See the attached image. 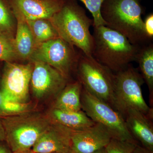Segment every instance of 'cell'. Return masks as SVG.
<instances>
[{"mask_svg": "<svg viewBox=\"0 0 153 153\" xmlns=\"http://www.w3.org/2000/svg\"><path fill=\"white\" fill-rule=\"evenodd\" d=\"M59 38L80 49L84 55L92 56L94 38L90 28L93 19L84 9L72 2L66 1L61 9L49 19Z\"/></svg>", "mask_w": 153, "mask_h": 153, "instance_id": "1", "label": "cell"}, {"mask_svg": "<svg viewBox=\"0 0 153 153\" xmlns=\"http://www.w3.org/2000/svg\"><path fill=\"white\" fill-rule=\"evenodd\" d=\"M101 13L106 27L122 34L132 44L141 47L149 40L139 0H105Z\"/></svg>", "mask_w": 153, "mask_h": 153, "instance_id": "2", "label": "cell"}, {"mask_svg": "<svg viewBox=\"0 0 153 153\" xmlns=\"http://www.w3.org/2000/svg\"><path fill=\"white\" fill-rule=\"evenodd\" d=\"M94 47L92 56L102 65L116 73L136 61L140 47L105 26L94 27Z\"/></svg>", "mask_w": 153, "mask_h": 153, "instance_id": "3", "label": "cell"}, {"mask_svg": "<svg viewBox=\"0 0 153 153\" xmlns=\"http://www.w3.org/2000/svg\"><path fill=\"white\" fill-rule=\"evenodd\" d=\"M5 141L12 153L31 149L52 123L49 115L30 110L1 118Z\"/></svg>", "mask_w": 153, "mask_h": 153, "instance_id": "4", "label": "cell"}, {"mask_svg": "<svg viewBox=\"0 0 153 153\" xmlns=\"http://www.w3.org/2000/svg\"><path fill=\"white\" fill-rule=\"evenodd\" d=\"M144 82L137 69L130 64L115 74L114 109L124 118L129 110L135 109L153 120V108L143 97L142 86Z\"/></svg>", "mask_w": 153, "mask_h": 153, "instance_id": "5", "label": "cell"}, {"mask_svg": "<svg viewBox=\"0 0 153 153\" xmlns=\"http://www.w3.org/2000/svg\"><path fill=\"white\" fill-rule=\"evenodd\" d=\"M76 68L78 80L82 87L114 109L115 74L112 71L93 56L82 52Z\"/></svg>", "mask_w": 153, "mask_h": 153, "instance_id": "6", "label": "cell"}, {"mask_svg": "<svg viewBox=\"0 0 153 153\" xmlns=\"http://www.w3.org/2000/svg\"><path fill=\"white\" fill-rule=\"evenodd\" d=\"M82 109L91 120L105 127L111 139L137 143L129 131L122 115L106 102L91 94L83 87Z\"/></svg>", "mask_w": 153, "mask_h": 153, "instance_id": "7", "label": "cell"}, {"mask_svg": "<svg viewBox=\"0 0 153 153\" xmlns=\"http://www.w3.org/2000/svg\"><path fill=\"white\" fill-rule=\"evenodd\" d=\"M74 47L59 37L54 38L35 44L30 60L49 64L68 80L81 55L76 54Z\"/></svg>", "mask_w": 153, "mask_h": 153, "instance_id": "8", "label": "cell"}, {"mask_svg": "<svg viewBox=\"0 0 153 153\" xmlns=\"http://www.w3.org/2000/svg\"><path fill=\"white\" fill-rule=\"evenodd\" d=\"M33 63L5 62L0 91L7 101L28 103Z\"/></svg>", "mask_w": 153, "mask_h": 153, "instance_id": "9", "label": "cell"}, {"mask_svg": "<svg viewBox=\"0 0 153 153\" xmlns=\"http://www.w3.org/2000/svg\"><path fill=\"white\" fill-rule=\"evenodd\" d=\"M30 85L33 95L38 100L57 97L68 83V79L49 64L33 61Z\"/></svg>", "mask_w": 153, "mask_h": 153, "instance_id": "10", "label": "cell"}, {"mask_svg": "<svg viewBox=\"0 0 153 153\" xmlns=\"http://www.w3.org/2000/svg\"><path fill=\"white\" fill-rule=\"evenodd\" d=\"M111 137L105 127L98 123L80 130H72L71 150L76 153H92L105 148Z\"/></svg>", "mask_w": 153, "mask_h": 153, "instance_id": "11", "label": "cell"}, {"mask_svg": "<svg viewBox=\"0 0 153 153\" xmlns=\"http://www.w3.org/2000/svg\"><path fill=\"white\" fill-rule=\"evenodd\" d=\"M71 130L52 120L32 150L36 153H68L71 150Z\"/></svg>", "mask_w": 153, "mask_h": 153, "instance_id": "12", "label": "cell"}, {"mask_svg": "<svg viewBox=\"0 0 153 153\" xmlns=\"http://www.w3.org/2000/svg\"><path fill=\"white\" fill-rule=\"evenodd\" d=\"M13 13L25 21L49 19L63 7L65 0H8Z\"/></svg>", "mask_w": 153, "mask_h": 153, "instance_id": "13", "label": "cell"}, {"mask_svg": "<svg viewBox=\"0 0 153 153\" xmlns=\"http://www.w3.org/2000/svg\"><path fill=\"white\" fill-rule=\"evenodd\" d=\"M124 119L134 139L143 147L153 152V120L135 109L129 110Z\"/></svg>", "mask_w": 153, "mask_h": 153, "instance_id": "14", "label": "cell"}, {"mask_svg": "<svg viewBox=\"0 0 153 153\" xmlns=\"http://www.w3.org/2000/svg\"><path fill=\"white\" fill-rule=\"evenodd\" d=\"M14 15L16 21V27L13 43L17 58L30 60L35 46L34 38L25 19L16 14Z\"/></svg>", "mask_w": 153, "mask_h": 153, "instance_id": "15", "label": "cell"}, {"mask_svg": "<svg viewBox=\"0 0 153 153\" xmlns=\"http://www.w3.org/2000/svg\"><path fill=\"white\" fill-rule=\"evenodd\" d=\"M48 115L52 121L72 130H80L95 123L82 110L69 111L52 107Z\"/></svg>", "mask_w": 153, "mask_h": 153, "instance_id": "16", "label": "cell"}, {"mask_svg": "<svg viewBox=\"0 0 153 153\" xmlns=\"http://www.w3.org/2000/svg\"><path fill=\"white\" fill-rule=\"evenodd\" d=\"M82 88V84L78 80L67 83L55 98L53 107L69 111H81Z\"/></svg>", "mask_w": 153, "mask_h": 153, "instance_id": "17", "label": "cell"}, {"mask_svg": "<svg viewBox=\"0 0 153 153\" xmlns=\"http://www.w3.org/2000/svg\"><path fill=\"white\" fill-rule=\"evenodd\" d=\"M139 66L141 74L147 85L149 92L151 106L153 104V45H143L140 47L136 60Z\"/></svg>", "mask_w": 153, "mask_h": 153, "instance_id": "18", "label": "cell"}, {"mask_svg": "<svg viewBox=\"0 0 153 153\" xmlns=\"http://www.w3.org/2000/svg\"><path fill=\"white\" fill-rule=\"evenodd\" d=\"M26 22L33 35L35 44L59 37L49 19H36Z\"/></svg>", "mask_w": 153, "mask_h": 153, "instance_id": "19", "label": "cell"}, {"mask_svg": "<svg viewBox=\"0 0 153 153\" xmlns=\"http://www.w3.org/2000/svg\"><path fill=\"white\" fill-rule=\"evenodd\" d=\"M16 24L4 0H0V36L14 41Z\"/></svg>", "mask_w": 153, "mask_h": 153, "instance_id": "20", "label": "cell"}, {"mask_svg": "<svg viewBox=\"0 0 153 153\" xmlns=\"http://www.w3.org/2000/svg\"><path fill=\"white\" fill-rule=\"evenodd\" d=\"M82 2L93 17V27L100 26H106V23L102 16L101 10L105 0H79Z\"/></svg>", "mask_w": 153, "mask_h": 153, "instance_id": "21", "label": "cell"}, {"mask_svg": "<svg viewBox=\"0 0 153 153\" xmlns=\"http://www.w3.org/2000/svg\"><path fill=\"white\" fill-rule=\"evenodd\" d=\"M13 42L8 38L0 36V61L13 62L18 59Z\"/></svg>", "mask_w": 153, "mask_h": 153, "instance_id": "22", "label": "cell"}, {"mask_svg": "<svg viewBox=\"0 0 153 153\" xmlns=\"http://www.w3.org/2000/svg\"><path fill=\"white\" fill-rule=\"evenodd\" d=\"M137 143L111 139L105 146L108 153H131Z\"/></svg>", "mask_w": 153, "mask_h": 153, "instance_id": "23", "label": "cell"}, {"mask_svg": "<svg viewBox=\"0 0 153 153\" xmlns=\"http://www.w3.org/2000/svg\"><path fill=\"white\" fill-rule=\"evenodd\" d=\"M144 27L146 35L148 39H152L153 37V15L151 14L144 21Z\"/></svg>", "mask_w": 153, "mask_h": 153, "instance_id": "24", "label": "cell"}, {"mask_svg": "<svg viewBox=\"0 0 153 153\" xmlns=\"http://www.w3.org/2000/svg\"><path fill=\"white\" fill-rule=\"evenodd\" d=\"M131 153H153V152L138 144Z\"/></svg>", "mask_w": 153, "mask_h": 153, "instance_id": "25", "label": "cell"}, {"mask_svg": "<svg viewBox=\"0 0 153 153\" xmlns=\"http://www.w3.org/2000/svg\"><path fill=\"white\" fill-rule=\"evenodd\" d=\"M0 153H12L5 141H0Z\"/></svg>", "mask_w": 153, "mask_h": 153, "instance_id": "26", "label": "cell"}, {"mask_svg": "<svg viewBox=\"0 0 153 153\" xmlns=\"http://www.w3.org/2000/svg\"><path fill=\"white\" fill-rule=\"evenodd\" d=\"M5 140V134L3 127L2 123L0 118V141H3Z\"/></svg>", "mask_w": 153, "mask_h": 153, "instance_id": "27", "label": "cell"}, {"mask_svg": "<svg viewBox=\"0 0 153 153\" xmlns=\"http://www.w3.org/2000/svg\"><path fill=\"white\" fill-rule=\"evenodd\" d=\"M92 153H108L106 150V149L105 148H102Z\"/></svg>", "mask_w": 153, "mask_h": 153, "instance_id": "28", "label": "cell"}, {"mask_svg": "<svg viewBox=\"0 0 153 153\" xmlns=\"http://www.w3.org/2000/svg\"><path fill=\"white\" fill-rule=\"evenodd\" d=\"M12 153H36L34 152L32 149L30 150H25L23 151H21V152H14Z\"/></svg>", "mask_w": 153, "mask_h": 153, "instance_id": "29", "label": "cell"}, {"mask_svg": "<svg viewBox=\"0 0 153 153\" xmlns=\"http://www.w3.org/2000/svg\"><path fill=\"white\" fill-rule=\"evenodd\" d=\"M68 153H76L74 152H73V151L71 150L69 151V152H68Z\"/></svg>", "mask_w": 153, "mask_h": 153, "instance_id": "30", "label": "cell"}, {"mask_svg": "<svg viewBox=\"0 0 153 153\" xmlns=\"http://www.w3.org/2000/svg\"><path fill=\"white\" fill-rule=\"evenodd\" d=\"M3 117V116L2 115L0 114V118H1Z\"/></svg>", "mask_w": 153, "mask_h": 153, "instance_id": "31", "label": "cell"}]
</instances>
